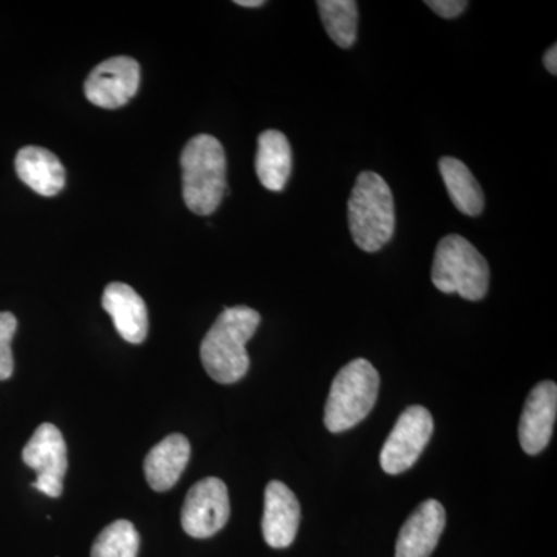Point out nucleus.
<instances>
[{"label": "nucleus", "mask_w": 557, "mask_h": 557, "mask_svg": "<svg viewBox=\"0 0 557 557\" xmlns=\"http://www.w3.org/2000/svg\"><path fill=\"white\" fill-rule=\"evenodd\" d=\"M236 3L245 9H259V7L265 5L263 0H236Z\"/></svg>", "instance_id": "23"}, {"label": "nucleus", "mask_w": 557, "mask_h": 557, "mask_svg": "<svg viewBox=\"0 0 557 557\" xmlns=\"http://www.w3.org/2000/svg\"><path fill=\"white\" fill-rule=\"evenodd\" d=\"M426 5L435 11L438 16L445 17V20H454L467 10L469 3L463 2V0H428Z\"/></svg>", "instance_id": "21"}, {"label": "nucleus", "mask_w": 557, "mask_h": 557, "mask_svg": "<svg viewBox=\"0 0 557 557\" xmlns=\"http://www.w3.org/2000/svg\"><path fill=\"white\" fill-rule=\"evenodd\" d=\"M545 69L548 70L552 75H557V46L549 47L547 53L544 57Z\"/></svg>", "instance_id": "22"}, {"label": "nucleus", "mask_w": 557, "mask_h": 557, "mask_svg": "<svg viewBox=\"0 0 557 557\" xmlns=\"http://www.w3.org/2000/svg\"><path fill=\"white\" fill-rule=\"evenodd\" d=\"M17 319L9 311H0V381L13 375L14 359L11 341L16 335Z\"/></svg>", "instance_id": "20"}, {"label": "nucleus", "mask_w": 557, "mask_h": 557, "mask_svg": "<svg viewBox=\"0 0 557 557\" xmlns=\"http://www.w3.org/2000/svg\"><path fill=\"white\" fill-rule=\"evenodd\" d=\"M557 413V386L542 381L530 392L519 423L520 446L530 456H537L552 440Z\"/></svg>", "instance_id": "10"}, {"label": "nucleus", "mask_w": 557, "mask_h": 557, "mask_svg": "<svg viewBox=\"0 0 557 557\" xmlns=\"http://www.w3.org/2000/svg\"><path fill=\"white\" fill-rule=\"evenodd\" d=\"M183 174V199L199 215L218 211L226 194V156L212 135L189 139L180 157Z\"/></svg>", "instance_id": "2"}, {"label": "nucleus", "mask_w": 557, "mask_h": 557, "mask_svg": "<svg viewBox=\"0 0 557 557\" xmlns=\"http://www.w3.org/2000/svg\"><path fill=\"white\" fill-rule=\"evenodd\" d=\"M490 265L478 248L458 236L443 237L435 249L432 282L445 295H460L467 300L485 298L490 288Z\"/></svg>", "instance_id": "5"}, {"label": "nucleus", "mask_w": 557, "mask_h": 557, "mask_svg": "<svg viewBox=\"0 0 557 557\" xmlns=\"http://www.w3.org/2000/svg\"><path fill=\"white\" fill-rule=\"evenodd\" d=\"M446 525V511L438 500L423 502L398 534L395 557H431Z\"/></svg>", "instance_id": "11"}, {"label": "nucleus", "mask_w": 557, "mask_h": 557, "mask_svg": "<svg viewBox=\"0 0 557 557\" xmlns=\"http://www.w3.org/2000/svg\"><path fill=\"white\" fill-rule=\"evenodd\" d=\"M434 432V420L423 406H410L399 416L383 449L381 468L391 475L401 474L416 465Z\"/></svg>", "instance_id": "6"}, {"label": "nucleus", "mask_w": 557, "mask_h": 557, "mask_svg": "<svg viewBox=\"0 0 557 557\" xmlns=\"http://www.w3.org/2000/svg\"><path fill=\"white\" fill-rule=\"evenodd\" d=\"M190 445L182 434H172L161 440L149 450L145 460V474L153 491H170L188 467Z\"/></svg>", "instance_id": "14"}, {"label": "nucleus", "mask_w": 557, "mask_h": 557, "mask_svg": "<svg viewBox=\"0 0 557 557\" xmlns=\"http://www.w3.org/2000/svg\"><path fill=\"white\" fill-rule=\"evenodd\" d=\"M141 70L129 57H115L97 65L84 84L86 98L102 109H119L137 95Z\"/></svg>", "instance_id": "9"}, {"label": "nucleus", "mask_w": 557, "mask_h": 557, "mask_svg": "<svg viewBox=\"0 0 557 557\" xmlns=\"http://www.w3.org/2000/svg\"><path fill=\"white\" fill-rule=\"evenodd\" d=\"M327 35L341 49L357 40L358 3L355 0H319L317 3Z\"/></svg>", "instance_id": "18"}, {"label": "nucleus", "mask_w": 557, "mask_h": 557, "mask_svg": "<svg viewBox=\"0 0 557 557\" xmlns=\"http://www.w3.org/2000/svg\"><path fill=\"white\" fill-rule=\"evenodd\" d=\"M379 388V372L368 359L358 358L344 366L333 380L325 405L329 431L338 434L361 423L372 412Z\"/></svg>", "instance_id": "4"}, {"label": "nucleus", "mask_w": 557, "mask_h": 557, "mask_svg": "<svg viewBox=\"0 0 557 557\" xmlns=\"http://www.w3.org/2000/svg\"><path fill=\"white\" fill-rule=\"evenodd\" d=\"M440 174L445 182L446 189L453 203L461 214L478 218L485 207V196L467 164L453 157H443L438 161Z\"/></svg>", "instance_id": "17"}, {"label": "nucleus", "mask_w": 557, "mask_h": 557, "mask_svg": "<svg viewBox=\"0 0 557 557\" xmlns=\"http://www.w3.org/2000/svg\"><path fill=\"white\" fill-rule=\"evenodd\" d=\"M348 226L355 244L366 252L380 251L394 237V196L376 172L358 175L348 200Z\"/></svg>", "instance_id": "3"}, {"label": "nucleus", "mask_w": 557, "mask_h": 557, "mask_svg": "<svg viewBox=\"0 0 557 557\" xmlns=\"http://www.w3.org/2000/svg\"><path fill=\"white\" fill-rule=\"evenodd\" d=\"M139 534L129 520L110 523L95 539L91 557H137Z\"/></svg>", "instance_id": "19"}, {"label": "nucleus", "mask_w": 557, "mask_h": 557, "mask_svg": "<svg viewBox=\"0 0 557 557\" xmlns=\"http://www.w3.org/2000/svg\"><path fill=\"white\" fill-rule=\"evenodd\" d=\"M256 172L263 188L281 193L292 175V148L287 137L278 131H265L260 134Z\"/></svg>", "instance_id": "16"}, {"label": "nucleus", "mask_w": 557, "mask_h": 557, "mask_svg": "<svg viewBox=\"0 0 557 557\" xmlns=\"http://www.w3.org/2000/svg\"><path fill=\"white\" fill-rule=\"evenodd\" d=\"M259 324L258 311L245 306L223 310L215 319L200 346L201 364L212 380L233 384L247 375V343L255 336Z\"/></svg>", "instance_id": "1"}, {"label": "nucleus", "mask_w": 557, "mask_h": 557, "mask_svg": "<svg viewBox=\"0 0 557 557\" xmlns=\"http://www.w3.org/2000/svg\"><path fill=\"white\" fill-rule=\"evenodd\" d=\"M300 523L298 497L285 483L270 482L265 490L262 533L271 548H287L295 542Z\"/></svg>", "instance_id": "12"}, {"label": "nucleus", "mask_w": 557, "mask_h": 557, "mask_svg": "<svg viewBox=\"0 0 557 557\" xmlns=\"http://www.w3.org/2000/svg\"><path fill=\"white\" fill-rule=\"evenodd\" d=\"M22 460L36 472L33 487L49 497L61 496L67 472V446L60 429L40 424L22 450Z\"/></svg>", "instance_id": "7"}, {"label": "nucleus", "mask_w": 557, "mask_h": 557, "mask_svg": "<svg viewBox=\"0 0 557 557\" xmlns=\"http://www.w3.org/2000/svg\"><path fill=\"white\" fill-rule=\"evenodd\" d=\"M102 309L112 318L121 338L141 344L148 336L149 319L145 300L131 285L112 282L102 293Z\"/></svg>", "instance_id": "13"}, {"label": "nucleus", "mask_w": 557, "mask_h": 557, "mask_svg": "<svg viewBox=\"0 0 557 557\" xmlns=\"http://www.w3.org/2000/svg\"><path fill=\"white\" fill-rule=\"evenodd\" d=\"M14 166L22 182L39 196H58L64 189V166L50 150L38 148V146L22 148L17 152Z\"/></svg>", "instance_id": "15"}, {"label": "nucleus", "mask_w": 557, "mask_h": 557, "mask_svg": "<svg viewBox=\"0 0 557 557\" xmlns=\"http://www.w3.org/2000/svg\"><path fill=\"white\" fill-rule=\"evenodd\" d=\"M228 487L218 478L197 482L186 494L182 508V527L194 539H208L228 523Z\"/></svg>", "instance_id": "8"}]
</instances>
